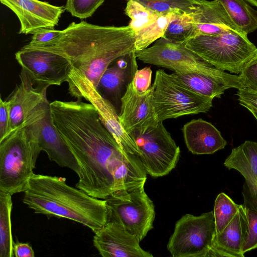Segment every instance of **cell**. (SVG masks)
Wrapping results in <instances>:
<instances>
[{"mask_svg": "<svg viewBox=\"0 0 257 257\" xmlns=\"http://www.w3.org/2000/svg\"><path fill=\"white\" fill-rule=\"evenodd\" d=\"M142 62L165 67L175 72L192 71L211 72L217 69L211 65L184 44L175 43L161 38L151 47L135 51Z\"/></svg>", "mask_w": 257, "mask_h": 257, "instance_id": "4fadbf2b", "label": "cell"}, {"mask_svg": "<svg viewBox=\"0 0 257 257\" xmlns=\"http://www.w3.org/2000/svg\"><path fill=\"white\" fill-rule=\"evenodd\" d=\"M69 93L77 99L84 98L96 108L100 120L122 150L139 157V150L123 127L114 106L104 98L79 70L70 67L67 81Z\"/></svg>", "mask_w": 257, "mask_h": 257, "instance_id": "9c48e42d", "label": "cell"}, {"mask_svg": "<svg viewBox=\"0 0 257 257\" xmlns=\"http://www.w3.org/2000/svg\"><path fill=\"white\" fill-rule=\"evenodd\" d=\"M140 240L114 221L107 220L94 232L93 244L103 257H152L140 245Z\"/></svg>", "mask_w": 257, "mask_h": 257, "instance_id": "2e32d148", "label": "cell"}, {"mask_svg": "<svg viewBox=\"0 0 257 257\" xmlns=\"http://www.w3.org/2000/svg\"><path fill=\"white\" fill-rule=\"evenodd\" d=\"M15 58L35 87L61 85L68 80L71 65L60 55L22 48L15 53Z\"/></svg>", "mask_w": 257, "mask_h": 257, "instance_id": "7c38bea8", "label": "cell"}, {"mask_svg": "<svg viewBox=\"0 0 257 257\" xmlns=\"http://www.w3.org/2000/svg\"><path fill=\"white\" fill-rule=\"evenodd\" d=\"M13 251L16 257H34L35 252L28 243H14Z\"/></svg>", "mask_w": 257, "mask_h": 257, "instance_id": "74e56055", "label": "cell"}, {"mask_svg": "<svg viewBox=\"0 0 257 257\" xmlns=\"http://www.w3.org/2000/svg\"><path fill=\"white\" fill-rule=\"evenodd\" d=\"M175 74L192 90L213 99L220 98L227 89L244 88L239 75L230 74L218 69L211 72L179 71Z\"/></svg>", "mask_w": 257, "mask_h": 257, "instance_id": "d6986e66", "label": "cell"}, {"mask_svg": "<svg viewBox=\"0 0 257 257\" xmlns=\"http://www.w3.org/2000/svg\"><path fill=\"white\" fill-rule=\"evenodd\" d=\"M133 53L118 58L116 62L111 66L109 65L102 75L97 90L107 100L108 98L117 99L129 75H133L138 69L136 57L132 68L129 70L131 64L128 65V61Z\"/></svg>", "mask_w": 257, "mask_h": 257, "instance_id": "603a6c76", "label": "cell"}, {"mask_svg": "<svg viewBox=\"0 0 257 257\" xmlns=\"http://www.w3.org/2000/svg\"><path fill=\"white\" fill-rule=\"evenodd\" d=\"M215 234L213 211L186 214L176 222L167 248L173 257L211 256Z\"/></svg>", "mask_w": 257, "mask_h": 257, "instance_id": "ba28073f", "label": "cell"}, {"mask_svg": "<svg viewBox=\"0 0 257 257\" xmlns=\"http://www.w3.org/2000/svg\"><path fill=\"white\" fill-rule=\"evenodd\" d=\"M172 12L160 16L154 22L134 33L135 51L148 48L151 44L163 37L170 21L176 13Z\"/></svg>", "mask_w": 257, "mask_h": 257, "instance_id": "4316f807", "label": "cell"}, {"mask_svg": "<svg viewBox=\"0 0 257 257\" xmlns=\"http://www.w3.org/2000/svg\"><path fill=\"white\" fill-rule=\"evenodd\" d=\"M140 151L139 159L147 174L165 176L176 166L180 150L163 121L144 134L132 137Z\"/></svg>", "mask_w": 257, "mask_h": 257, "instance_id": "30bf717a", "label": "cell"}, {"mask_svg": "<svg viewBox=\"0 0 257 257\" xmlns=\"http://www.w3.org/2000/svg\"><path fill=\"white\" fill-rule=\"evenodd\" d=\"M10 106L6 99L0 98V141L10 134Z\"/></svg>", "mask_w": 257, "mask_h": 257, "instance_id": "d590c367", "label": "cell"}, {"mask_svg": "<svg viewBox=\"0 0 257 257\" xmlns=\"http://www.w3.org/2000/svg\"><path fill=\"white\" fill-rule=\"evenodd\" d=\"M65 178L33 173L24 191L23 202L35 213L79 222L94 233L107 219L106 201L93 197L66 183Z\"/></svg>", "mask_w": 257, "mask_h": 257, "instance_id": "3957f363", "label": "cell"}, {"mask_svg": "<svg viewBox=\"0 0 257 257\" xmlns=\"http://www.w3.org/2000/svg\"><path fill=\"white\" fill-rule=\"evenodd\" d=\"M223 6L231 21L242 33L248 34L257 29V11L244 0H217Z\"/></svg>", "mask_w": 257, "mask_h": 257, "instance_id": "cb8c5ba5", "label": "cell"}, {"mask_svg": "<svg viewBox=\"0 0 257 257\" xmlns=\"http://www.w3.org/2000/svg\"><path fill=\"white\" fill-rule=\"evenodd\" d=\"M194 35V24L191 13H176L170 21L162 38L175 43H184Z\"/></svg>", "mask_w": 257, "mask_h": 257, "instance_id": "484cf974", "label": "cell"}, {"mask_svg": "<svg viewBox=\"0 0 257 257\" xmlns=\"http://www.w3.org/2000/svg\"><path fill=\"white\" fill-rule=\"evenodd\" d=\"M153 85V102L159 121L207 112L212 106L213 99L192 90L175 73L158 70Z\"/></svg>", "mask_w": 257, "mask_h": 257, "instance_id": "8992f818", "label": "cell"}, {"mask_svg": "<svg viewBox=\"0 0 257 257\" xmlns=\"http://www.w3.org/2000/svg\"><path fill=\"white\" fill-rule=\"evenodd\" d=\"M61 31L54 28H40L32 33L31 41L22 48L33 49L43 47L58 38Z\"/></svg>", "mask_w": 257, "mask_h": 257, "instance_id": "1f68e13d", "label": "cell"}, {"mask_svg": "<svg viewBox=\"0 0 257 257\" xmlns=\"http://www.w3.org/2000/svg\"><path fill=\"white\" fill-rule=\"evenodd\" d=\"M182 131L187 148L193 154H212L224 149L227 144L220 132L201 118L187 122Z\"/></svg>", "mask_w": 257, "mask_h": 257, "instance_id": "7402d4cb", "label": "cell"}, {"mask_svg": "<svg viewBox=\"0 0 257 257\" xmlns=\"http://www.w3.org/2000/svg\"><path fill=\"white\" fill-rule=\"evenodd\" d=\"M253 6L257 7V0H246Z\"/></svg>", "mask_w": 257, "mask_h": 257, "instance_id": "f35d334b", "label": "cell"}, {"mask_svg": "<svg viewBox=\"0 0 257 257\" xmlns=\"http://www.w3.org/2000/svg\"><path fill=\"white\" fill-rule=\"evenodd\" d=\"M249 111L252 113L253 115L255 117L256 119L257 120V110H249Z\"/></svg>", "mask_w": 257, "mask_h": 257, "instance_id": "ab89813d", "label": "cell"}, {"mask_svg": "<svg viewBox=\"0 0 257 257\" xmlns=\"http://www.w3.org/2000/svg\"><path fill=\"white\" fill-rule=\"evenodd\" d=\"M37 135L22 126L0 141V191L24 192L41 152Z\"/></svg>", "mask_w": 257, "mask_h": 257, "instance_id": "277c9868", "label": "cell"}, {"mask_svg": "<svg viewBox=\"0 0 257 257\" xmlns=\"http://www.w3.org/2000/svg\"><path fill=\"white\" fill-rule=\"evenodd\" d=\"M246 213L248 231L242 249L243 254L257 247V211L246 208Z\"/></svg>", "mask_w": 257, "mask_h": 257, "instance_id": "d6a6232c", "label": "cell"}, {"mask_svg": "<svg viewBox=\"0 0 257 257\" xmlns=\"http://www.w3.org/2000/svg\"><path fill=\"white\" fill-rule=\"evenodd\" d=\"M236 95L240 104L249 110H257V92L244 88L238 89Z\"/></svg>", "mask_w": 257, "mask_h": 257, "instance_id": "8d00e7d4", "label": "cell"}, {"mask_svg": "<svg viewBox=\"0 0 257 257\" xmlns=\"http://www.w3.org/2000/svg\"><path fill=\"white\" fill-rule=\"evenodd\" d=\"M20 78V83L7 99L10 106V133L23 126L30 114L47 100V87H34L22 69Z\"/></svg>", "mask_w": 257, "mask_h": 257, "instance_id": "ac0fdd59", "label": "cell"}, {"mask_svg": "<svg viewBox=\"0 0 257 257\" xmlns=\"http://www.w3.org/2000/svg\"><path fill=\"white\" fill-rule=\"evenodd\" d=\"M191 14L194 24V36L219 35L229 31L241 32L231 21L222 4L217 0H197Z\"/></svg>", "mask_w": 257, "mask_h": 257, "instance_id": "44dd1931", "label": "cell"}, {"mask_svg": "<svg viewBox=\"0 0 257 257\" xmlns=\"http://www.w3.org/2000/svg\"><path fill=\"white\" fill-rule=\"evenodd\" d=\"M105 0H67L65 9L72 16L81 19L90 17Z\"/></svg>", "mask_w": 257, "mask_h": 257, "instance_id": "4dcf8cb0", "label": "cell"}, {"mask_svg": "<svg viewBox=\"0 0 257 257\" xmlns=\"http://www.w3.org/2000/svg\"><path fill=\"white\" fill-rule=\"evenodd\" d=\"M107 219L115 222L140 241L153 228L154 204L141 186L131 191H116L105 199Z\"/></svg>", "mask_w": 257, "mask_h": 257, "instance_id": "52a82bcc", "label": "cell"}, {"mask_svg": "<svg viewBox=\"0 0 257 257\" xmlns=\"http://www.w3.org/2000/svg\"><path fill=\"white\" fill-rule=\"evenodd\" d=\"M154 89L153 84L145 93L139 94L132 79L120 98L119 118L131 137L144 134L160 122L153 102Z\"/></svg>", "mask_w": 257, "mask_h": 257, "instance_id": "5bb4252c", "label": "cell"}, {"mask_svg": "<svg viewBox=\"0 0 257 257\" xmlns=\"http://www.w3.org/2000/svg\"><path fill=\"white\" fill-rule=\"evenodd\" d=\"M152 71L150 67L137 69L133 76V81L139 94L145 93L151 86Z\"/></svg>", "mask_w": 257, "mask_h": 257, "instance_id": "e575fe53", "label": "cell"}, {"mask_svg": "<svg viewBox=\"0 0 257 257\" xmlns=\"http://www.w3.org/2000/svg\"><path fill=\"white\" fill-rule=\"evenodd\" d=\"M239 75L244 88L257 92V56L244 67Z\"/></svg>", "mask_w": 257, "mask_h": 257, "instance_id": "836d02e7", "label": "cell"}, {"mask_svg": "<svg viewBox=\"0 0 257 257\" xmlns=\"http://www.w3.org/2000/svg\"><path fill=\"white\" fill-rule=\"evenodd\" d=\"M248 231L246 208L239 205L233 219L213 240L211 256L244 257L242 249Z\"/></svg>", "mask_w": 257, "mask_h": 257, "instance_id": "ffe728a7", "label": "cell"}, {"mask_svg": "<svg viewBox=\"0 0 257 257\" xmlns=\"http://www.w3.org/2000/svg\"><path fill=\"white\" fill-rule=\"evenodd\" d=\"M50 105L53 124L81 168L76 187L105 199L113 192V176L137 157L121 149L90 103L55 100Z\"/></svg>", "mask_w": 257, "mask_h": 257, "instance_id": "6da1fadb", "label": "cell"}, {"mask_svg": "<svg viewBox=\"0 0 257 257\" xmlns=\"http://www.w3.org/2000/svg\"><path fill=\"white\" fill-rule=\"evenodd\" d=\"M224 165L238 171L244 177L243 205L257 211V143L246 141L233 148Z\"/></svg>", "mask_w": 257, "mask_h": 257, "instance_id": "e0dca14e", "label": "cell"}, {"mask_svg": "<svg viewBox=\"0 0 257 257\" xmlns=\"http://www.w3.org/2000/svg\"><path fill=\"white\" fill-rule=\"evenodd\" d=\"M183 44L216 68L235 74H239L257 56V48L248 40L247 35L235 31L196 35Z\"/></svg>", "mask_w": 257, "mask_h": 257, "instance_id": "5b68a950", "label": "cell"}, {"mask_svg": "<svg viewBox=\"0 0 257 257\" xmlns=\"http://www.w3.org/2000/svg\"><path fill=\"white\" fill-rule=\"evenodd\" d=\"M23 125L33 128L37 135L41 151L46 152L50 161L73 170L79 178L82 177L77 160L53 124L48 100L31 114Z\"/></svg>", "mask_w": 257, "mask_h": 257, "instance_id": "8fae6325", "label": "cell"}, {"mask_svg": "<svg viewBox=\"0 0 257 257\" xmlns=\"http://www.w3.org/2000/svg\"><path fill=\"white\" fill-rule=\"evenodd\" d=\"M124 12L131 19L128 26L134 33L145 28L161 16L134 0H128Z\"/></svg>", "mask_w": 257, "mask_h": 257, "instance_id": "83f0119b", "label": "cell"}, {"mask_svg": "<svg viewBox=\"0 0 257 257\" xmlns=\"http://www.w3.org/2000/svg\"><path fill=\"white\" fill-rule=\"evenodd\" d=\"M160 15L172 12L191 13L197 0H134Z\"/></svg>", "mask_w": 257, "mask_h": 257, "instance_id": "f546056e", "label": "cell"}, {"mask_svg": "<svg viewBox=\"0 0 257 257\" xmlns=\"http://www.w3.org/2000/svg\"><path fill=\"white\" fill-rule=\"evenodd\" d=\"M12 196L0 191V257H13L14 241L12 232Z\"/></svg>", "mask_w": 257, "mask_h": 257, "instance_id": "d4e9b609", "label": "cell"}, {"mask_svg": "<svg viewBox=\"0 0 257 257\" xmlns=\"http://www.w3.org/2000/svg\"><path fill=\"white\" fill-rule=\"evenodd\" d=\"M17 16L19 34L32 33L40 28H54L64 12V6H56L39 0H0Z\"/></svg>", "mask_w": 257, "mask_h": 257, "instance_id": "9a60e30c", "label": "cell"}, {"mask_svg": "<svg viewBox=\"0 0 257 257\" xmlns=\"http://www.w3.org/2000/svg\"><path fill=\"white\" fill-rule=\"evenodd\" d=\"M239 205L236 204L223 192L219 193L214 202L213 213L216 233L221 232L237 212Z\"/></svg>", "mask_w": 257, "mask_h": 257, "instance_id": "f1b7e54d", "label": "cell"}, {"mask_svg": "<svg viewBox=\"0 0 257 257\" xmlns=\"http://www.w3.org/2000/svg\"><path fill=\"white\" fill-rule=\"evenodd\" d=\"M134 33L128 26H101L82 21L71 23L59 36L39 48L67 59L97 89L108 67L118 58L135 52Z\"/></svg>", "mask_w": 257, "mask_h": 257, "instance_id": "7a4b0ae2", "label": "cell"}]
</instances>
